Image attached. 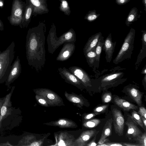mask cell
Masks as SVG:
<instances>
[{
  "mask_svg": "<svg viewBox=\"0 0 146 146\" xmlns=\"http://www.w3.org/2000/svg\"><path fill=\"white\" fill-rule=\"evenodd\" d=\"M13 86L10 92L5 96L1 107L0 116V132L11 130L19 125L22 120L21 111L19 108L12 106V95L15 88Z\"/></svg>",
  "mask_w": 146,
  "mask_h": 146,
  "instance_id": "obj_1",
  "label": "cell"
},
{
  "mask_svg": "<svg viewBox=\"0 0 146 146\" xmlns=\"http://www.w3.org/2000/svg\"><path fill=\"white\" fill-rule=\"evenodd\" d=\"M15 47L13 41L6 50L0 51V84L5 82L10 73L14 58Z\"/></svg>",
  "mask_w": 146,
  "mask_h": 146,
  "instance_id": "obj_2",
  "label": "cell"
},
{
  "mask_svg": "<svg viewBox=\"0 0 146 146\" xmlns=\"http://www.w3.org/2000/svg\"><path fill=\"white\" fill-rule=\"evenodd\" d=\"M135 34V30L131 28L125 38L120 50L113 60V63L117 64L130 57L133 49Z\"/></svg>",
  "mask_w": 146,
  "mask_h": 146,
  "instance_id": "obj_3",
  "label": "cell"
},
{
  "mask_svg": "<svg viewBox=\"0 0 146 146\" xmlns=\"http://www.w3.org/2000/svg\"><path fill=\"white\" fill-rule=\"evenodd\" d=\"M26 4L21 0H13L11 14L7 17L11 25L21 27L23 16L24 13Z\"/></svg>",
  "mask_w": 146,
  "mask_h": 146,
  "instance_id": "obj_4",
  "label": "cell"
},
{
  "mask_svg": "<svg viewBox=\"0 0 146 146\" xmlns=\"http://www.w3.org/2000/svg\"><path fill=\"white\" fill-rule=\"evenodd\" d=\"M36 94L44 98L49 105L58 106L62 102L61 98L56 93L46 89H38L34 90Z\"/></svg>",
  "mask_w": 146,
  "mask_h": 146,
  "instance_id": "obj_5",
  "label": "cell"
},
{
  "mask_svg": "<svg viewBox=\"0 0 146 146\" xmlns=\"http://www.w3.org/2000/svg\"><path fill=\"white\" fill-rule=\"evenodd\" d=\"M113 122L115 133L119 136L123 134L124 119L121 111L119 110L114 108L112 110Z\"/></svg>",
  "mask_w": 146,
  "mask_h": 146,
  "instance_id": "obj_6",
  "label": "cell"
},
{
  "mask_svg": "<svg viewBox=\"0 0 146 146\" xmlns=\"http://www.w3.org/2000/svg\"><path fill=\"white\" fill-rule=\"evenodd\" d=\"M21 71V65L19 56H17L13 64L8 77L5 82V85L8 90L11 87V84L13 83L19 76Z\"/></svg>",
  "mask_w": 146,
  "mask_h": 146,
  "instance_id": "obj_7",
  "label": "cell"
},
{
  "mask_svg": "<svg viewBox=\"0 0 146 146\" xmlns=\"http://www.w3.org/2000/svg\"><path fill=\"white\" fill-rule=\"evenodd\" d=\"M125 124L127 127L126 136L129 140L133 139L136 141L137 139L141 135L142 133L137 127V123L129 115Z\"/></svg>",
  "mask_w": 146,
  "mask_h": 146,
  "instance_id": "obj_8",
  "label": "cell"
},
{
  "mask_svg": "<svg viewBox=\"0 0 146 146\" xmlns=\"http://www.w3.org/2000/svg\"><path fill=\"white\" fill-rule=\"evenodd\" d=\"M95 129H92L83 131L79 137L75 140L74 146H86L88 142L99 132Z\"/></svg>",
  "mask_w": 146,
  "mask_h": 146,
  "instance_id": "obj_9",
  "label": "cell"
},
{
  "mask_svg": "<svg viewBox=\"0 0 146 146\" xmlns=\"http://www.w3.org/2000/svg\"><path fill=\"white\" fill-rule=\"evenodd\" d=\"M56 143L54 145L74 146L75 139L73 135L67 132L60 133L58 137L56 138Z\"/></svg>",
  "mask_w": 146,
  "mask_h": 146,
  "instance_id": "obj_10",
  "label": "cell"
},
{
  "mask_svg": "<svg viewBox=\"0 0 146 146\" xmlns=\"http://www.w3.org/2000/svg\"><path fill=\"white\" fill-rule=\"evenodd\" d=\"M70 71L76 76L84 85L91 86V81L88 74L83 70L78 67H71Z\"/></svg>",
  "mask_w": 146,
  "mask_h": 146,
  "instance_id": "obj_11",
  "label": "cell"
},
{
  "mask_svg": "<svg viewBox=\"0 0 146 146\" xmlns=\"http://www.w3.org/2000/svg\"><path fill=\"white\" fill-rule=\"evenodd\" d=\"M104 48L106 54L107 62H110L112 58L114 51L115 45L112 41L111 35H109L107 37L104 42Z\"/></svg>",
  "mask_w": 146,
  "mask_h": 146,
  "instance_id": "obj_12",
  "label": "cell"
},
{
  "mask_svg": "<svg viewBox=\"0 0 146 146\" xmlns=\"http://www.w3.org/2000/svg\"><path fill=\"white\" fill-rule=\"evenodd\" d=\"M33 7L29 2L26 4L25 10L23 16L21 28L27 27L30 22L31 17L33 11Z\"/></svg>",
  "mask_w": 146,
  "mask_h": 146,
  "instance_id": "obj_13",
  "label": "cell"
},
{
  "mask_svg": "<svg viewBox=\"0 0 146 146\" xmlns=\"http://www.w3.org/2000/svg\"><path fill=\"white\" fill-rule=\"evenodd\" d=\"M45 124H48L47 125L58 126L61 128H74L77 125L75 123L72 121L64 118Z\"/></svg>",
  "mask_w": 146,
  "mask_h": 146,
  "instance_id": "obj_14",
  "label": "cell"
},
{
  "mask_svg": "<svg viewBox=\"0 0 146 146\" xmlns=\"http://www.w3.org/2000/svg\"><path fill=\"white\" fill-rule=\"evenodd\" d=\"M101 36V33L99 32L92 35L89 38L84 48L85 54L96 49L98 42Z\"/></svg>",
  "mask_w": 146,
  "mask_h": 146,
  "instance_id": "obj_15",
  "label": "cell"
},
{
  "mask_svg": "<svg viewBox=\"0 0 146 146\" xmlns=\"http://www.w3.org/2000/svg\"><path fill=\"white\" fill-rule=\"evenodd\" d=\"M112 121L108 119L106 121L103 129L101 137L98 142L99 145H101L108 141L106 138L110 136L111 133V123Z\"/></svg>",
  "mask_w": 146,
  "mask_h": 146,
  "instance_id": "obj_16",
  "label": "cell"
},
{
  "mask_svg": "<svg viewBox=\"0 0 146 146\" xmlns=\"http://www.w3.org/2000/svg\"><path fill=\"white\" fill-rule=\"evenodd\" d=\"M114 101L118 106L125 111L135 110L138 108L137 106L135 105L117 97H115Z\"/></svg>",
  "mask_w": 146,
  "mask_h": 146,
  "instance_id": "obj_17",
  "label": "cell"
},
{
  "mask_svg": "<svg viewBox=\"0 0 146 146\" xmlns=\"http://www.w3.org/2000/svg\"><path fill=\"white\" fill-rule=\"evenodd\" d=\"M59 70L61 75L70 83L75 85L80 84L81 81L74 74L68 72L66 68Z\"/></svg>",
  "mask_w": 146,
  "mask_h": 146,
  "instance_id": "obj_18",
  "label": "cell"
},
{
  "mask_svg": "<svg viewBox=\"0 0 146 146\" xmlns=\"http://www.w3.org/2000/svg\"><path fill=\"white\" fill-rule=\"evenodd\" d=\"M127 91L131 98L139 106H141L142 104V95L137 89L133 88L127 89Z\"/></svg>",
  "mask_w": 146,
  "mask_h": 146,
  "instance_id": "obj_19",
  "label": "cell"
},
{
  "mask_svg": "<svg viewBox=\"0 0 146 146\" xmlns=\"http://www.w3.org/2000/svg\"><path fill=\"white\" fill-rule=\"evenodd\" d=\"M138 9L136 7H133L130 11L125 21V24L129 26L137 20L139 17Z\"/></svg>",
  "mask_w": 146,
  "mask_h": 146,
  "instance_id": "obj_20",
  "label": "cell"
},
{
  "mask_svg": "<svg viewBox=\"0 0 146 146\" xmlns=\"http://www.w3.org/2000/svg\"><path fill=\"white\" fill-rule=\"evenodd\" d=\"M65 96L69 101L72 103L77 104L81 106L84 104L83 100L79 96L74 94H68L66 92Z\"/></svg>",
  "mask_w": 146,
  "mask_h": 146,
  "instance_id": "obj_21",
  "label": "cell"
},
{
  "mask_svg": "<svg viewBox=\"0 0 146 146\" xmlns=\"http://www.w3.org/2000/svg\"><path fill=\"white\" fill-rule=\"evenodd\" d=\"M33 7V13H36V10H38L42 11L45 10V2L44 0H29Z\"/></svg>",
  "mask_w": 146,
  "mask_h": 146,
  "instance_id": "obj_22",
  "label": "cell"
},
{
  "mask_svg": "<svg viewBox=\"0 0 146 146\" xmlns=\"http://www.w3.org/2000/svg\"><path fill=\"white\" fill-rule=\"evenodd\" d=\"M35 138V137L33 135H29L24 137L19 142L17 146H29L30 144L33 141L32 140Z\"/></svg>",
  "mask_w": 146,
  "mask_h": 146,
  "instance_id": "obj_23",
  "label": "cell"
},
{
  "mask_svg": "<svg viewBox=\"0 0 146 146\" xmlns=\"http://www.w3.org/2000/svg\"><path fill=\"white\" fill-rule=\"evenodd\" d=\"M129 116L137 125L144 129L145 131L146 128L144 125L141 116L137 112L133 110L131 113V115Z\"/></svg>",
  "mask_w": 146,
  "mask_h": 146,
  "instance_id": "obj_24",
  "label": "cell"
},
{
  "mask_svg": "<svg viewBox=\"0 0 146 146\" xmlns=\"http://www.w3.org/2000/svg\"><path fill=\"white\" fill-rule=\"evenodd\" d=\"M100 122V120L98 119H92L85 121L83 123V125L87 128H93L96 127Z\"/></svg>",
  "mask_w": 146,
  "mask_h": 146,
  "instance_id": "obj_25",
  "label": "cell"
},
{
  "mask_svg": "<svg viewBox=\"0 0 146 146\" xmlns=\"http://www.w3.org/2000/svg\"><path fill=\"white\" fill-rule=\"evenodd\" d=\"M122 73L121 72L117 73L108 75L104 77L102 80L103 82H109L115 80L119 77Z\"/></svg>",
  "mask_w": 146,
  "mask_h": 146,
  "instance_id": "obj_26",
  "label": "cell"
},
{
  "mask_svg": "<svg viewBox=\"0 0 146 146\" xmlns=\"http://www.w3.org/2000/svg\"><path fill=\"white\" fill-rule=\"evenodd\" d=\"M100 15V14L96 13L95 10L90 11L86 16L85 19L89 22H92L97 19Z\"/></svg>",
  "mask_w": 146,
  "mask_h": 146,
  "instance_id": "obj_27",
  "label": "cell"
},
{
  "mask_svg": "<svg viewBox=\"0 0 146 146\" xmlns=\"http://www.w3.org/2000/svg\"><path fill=\"white\" fill-rule=\"evenodd\" d=\"M104 44V42H101V39L100 38L98 42L95 50L96 54V60L98 62L100 60L102 47Z\"/></svg>",
  "mask_w": 146,
  "mask_h": 146,
  "instance_id": "obj_28",
  "label": "cell"
},
{
  "mask_svg": "<svg viewBox=\"0 0 146 146\" xmlns=\"http://www.w3.org/2000/svg\"><path fill=\"white\" fill-rule=\"evenodd\" d=\"M95 50L96 49L90 51L86 53L87 59L91 64H93L96 60V54Z\"/></svg>",
  "mask_w": 146,
  "mask_h": 146,
  "instance_id": "obj_29",
  "label": "cell"
},
{
  "mask_svg": "<svg viewBox=\"0 0 146 146\" xmlns=\"http://www.w3.org/2000/svg\"><path fill=\"white\" fill-rule=\"evenodd\" d=\"M136 141H138L139 146H146V133L145 131L137 138Z\"/></svg>",
  "mask_w": 146,
  "mask_h": 146,
  "instance_id": "obj_30",
  "label": "cell"
},
{
  "mask_svg": "<svg viewBox=\"0 0 146 146\" xmlns=\"http://www.w3.org/2000/svg\"><path fill=\"white\" fill-rule=\"evenodd\" d=\"M35 98L37 102L40 105L45 107L48 106L49 104L44 98L37 94L36 95Z\"/></svg>",
  "mask_w": 146,
  "mask_h": 146,
  "instance_id": "obj_31",
  "label": "cell"
},
{
  "mask_svg": "<svg viewBox=\"0 0 146 146\" xmlns=\"http://www.w3.org/2000/svg\"><path fill=\"white\" fill-rule=\"evenodd\" d=\"M112 96L111 93L106 92L102 96V100L104 103H107L111 101Z\"/></svg>",
  "mask_w": 146,
  "mask_h": 146,
  "instance_id": "obj_32",
  "label": "cell"
},
{
  "mask_svg": "<svg viewBox=\"0 0 146 146\" xmlns=\"http://www.w3.org/2000/svg\"><path fill=\"white\" fill-rule=\"evenodd\" d=\"M108 106L106 105L98 106L96 108L94 111L96 115H98L104 112L107 108Z\"/></svg>",
  "mask_w": 146,
  "mask_h": 146,
  "instance_id": "obj_33",
  "label": "cell"
},
{
  "mask_svg": "<svg viewBox=\"0 0 146 146\" xmlns=\"http://www.w3.org/2000/svg\"><path fill=\"white\" fill-rule=\"evenodd\" d=\"M138 113L145 119H146V110L143 106H140L138 111Z\"/></svg>",
  "mask_w": 146,
  "mask_h": 146,
  "instance_id": "obj_34",
  "label": "cell"
},
{
  "mask_svg": "<svg viewBox=\"0 0 146 146\" xmlns=\"http://www.w3.org/2000/svg\"><path fill=\"white\" fill-rule=\"evenodd\" d=\"M97 146H122L123 145L119 143H104L101 145H98Z\"/></svg>",
  "mask_w": 146,
  "mask_h": 146,
  "instance_id": "obj_35",
  "label": "cell"
},
{
  "mask_svg": "<svg viewBox=\"0 0 146 146\" xmlns=\"http://www.w3.org/2000/svg\"><path fill=\"white\" fill-rule=\"evenodd\" d=\"M43 141L41 140L33 141L29 146H42Z\"/></svg>",
  "mask_w": 146,
  "mask_h": 146,
  "instance_id": "obj_36",
  "label": "cell"
},
{
  "mask_svg": "<svg viewBox=\"0 0 146 146\" xmlns=\"http://www.w3.org/2000/svg\"><path fill=\"white\" fill-rule=\"evenodd\" d=\"M131 0H116V3L119 5H123L129 2Z\"/></svg>",
  "mask_w": 146,
  "mask_h": 146,
  "instance_id": "obj_37",
  "label": "cell"
},
{
  "mask_svg": "<svg viewBox=\"0 0 146 146\" xmlns=\"http://www.w3.org/2000/svg\"><path fill=\"white\" fill-rule=\"evenodd\" d=\"M96 135L94 136V139H93L91 142H90L88 143H87L86 145V146H96L97 145V144L95 142V139L96 137Z\"/></svg>",
  "mask_w": 146,
  "mask_h": 146,
  "instance_id": "obj_38",
  "label": "cell"
},
{
  "mask_svg": "<svg viewBox=\"0 0 146 146\" xmlns=\"http://www.w3.org/2000/svg\"><path fill=\"white\" fill-rule=\"evenodd\" d=\"M96 115V114L94 113H89L86 115L84 117V118L86 120L89 119L94 117Z\"/></svg>",
  "mask_w": 146,
  "mask_h": 146,
  "instance_id": "obj_39",
  "label": "cell"
},
{
  "mask_svg": "<svg viewBox=\"0 0 146 146\" xmlns=\"http://www.w3.org/2000/svg\"><path fill=\"white\" fill-rule=\"evenodd\" d=\"M62 7L63 9L65 10L68 7V4L67 2L63 0L62 2Z\"/></svg>",
  "mask_w": 146,
  "mask_h": 146,
  "instance_id": "obj_40",
  "label": "cell"
},
{
  "mask_svg": "<svg viewBox=\"0 0 146 146\" xmlns=\"http://www.w3.org/2000/svg\"><path fill=\"white\" fill-rule=\"evenodd\" d=\"M72 36V34L71 32L67 33L65 35V38L66 40H70Z\"/></svg>",
  "mask_w": 146,
  "mask_h": 146,
  "instance_id": "obj_41",
  "label": "cell"
},
{
  "mask_svg": "<svg viewBox=\"0 0 146 146\" xmlns=\"http://www.w3.org/2000/svg\"><path fill=\"white\" fill-rule=\"evenodd\" d=\"M5 96L3 98H0V116L1 107L5 101Z\"/></svg>",
  "mask_w": 146,
  "mask_h": 146,
  "instance_id": "obj_42",
  "label": "cell"
},
{
  "mask_svg": "<svg viewBox=\"0 0 146 146\" xmlns=\"http://www.w3.org/2000/svg\"><path fill=\"white\" fill-rule=\"evenodd\" d=\"M123 146H139L138 144H131L129 143H123Z\"/></svg>",
  "mask_w": 146,
  "mask_h": 146,
  "instance_id": "obj_43",
  "label": "cell"
},
{
  "mask_svg": "<svg viewBox=\"0 0 146 146\" xmlns=\"http://www.w3.org/2000/svg\"><path fill=\"white\" fill-rule=\"evenodd\" d=\"M13 146V145L11 144L8 141H7L5 143H0V146Z\"/></svg>",
  "mask_w": 146,
  "mask_h": 146,
  "instance_id": "obj_44",
  "label": "cell"
},
{
  "mask_svg": "<svg viewBox=\"0 0 146 146\" xmlns=\"http://www.w3.org/2000/svg\"><path fill=\"white\" fill-rule=\"evenodd\" d=\"M69 54V52L68 50L65 51L63 54V56L64 58L67 57Z\"/></svg>",
  "mask_w": 146,
  "mask_h": 146,
  "instance_id": "obj_45",
  "label": "cell"
},
{
  "mask_svg": "<svg viewBox=\"0 0 146 146\" xmlns=\"http://www.w3.org/2000/svg\"><path fill=\"white\" fill-rule=\"evenodd\" d=\"M4 30V28L3 24L0 19V31H3Z\"/></svg>",
  "mask_w": 146,
  "mask_h": 146,
  "instance_id": "obj_46",
  "label": "cell"
},
{
  "mask_svg": "<svg viewBox=\"0 0 146 146\" xmlns=\"http://www.w3.org/2000/svg\"><path fill=\"white\" fill-rule=\"evenodd\" d=\"M142 122L144 125L145 127L146 128V119H145L143 117L141 116Z\"/></svg>",
  "mask_w": 146,
  "mask_h": 146,
  "instance_id": "obj_47",
  "label": "cell"
},
{
  "mask_svg": "<svg viewBox=\"0 0 146 146\" xmlns=\"http://www.w3.org/2000/svg\"><path fill=\"white\" fill-rule=\"evenodd\" d=\"M4 0H0V8L2 9L4 6Z\"/></svg>",
  "mask_w": 146,
  "mask_h": 146,
  "instance_id": "obj_48",
  "label": "cell"
},
{
  "mask_svg": "<svg viewBox=\"0 0 146 146\" xmlns=\"http://www.w3.org/2000/svg\"><path fill=\"white\" fill-rule=\"evenodd\" d=\"M146 0H143L142 2L143 5L145 7V10L146 11Z\"/></svg>",
  "mask_w": 146,
  "mask_h": 146,
  "instance_id": "obj_49",
  "label": "cell"
},
{
  "mask_svg": "<svg viewBox=\"0 0 146 146\" xmlns=\"http://www.w3.org/2000/svg\"><path fill=\"white\" fill-rule=\"evenodd\" d=\"M146 69L145 67L144 68V69H143L142 71V74H146Z\"/></svg>",
  "mask_w": 146,
  "mask_h": 146,
  "instance_id": "obj_50",
  "label": "cell"
}]
</instances>
